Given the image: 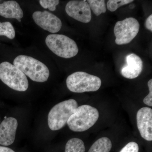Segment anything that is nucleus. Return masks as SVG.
Returning a JSON list of instances; mask_svg holds the SVG:
<instances>
[{"mask_svg":"<svg viewBox=\"0 0 152 152\" xmlns=\"http://www.w3.org/2000/svg\"><path fill=\"white\" fill-rule=\"evenodd\" d=\"M13 65L34 82L47 81L50 76L48 68L45 64L29 56H18L14 60Z\"/></svg>","mask_w":152,"mask_h":152,"instance_id":"obj_1","label":"nucleus"},{"mask_svg":"<svg viewBox=\"0 0 152 152\" xmlns=\"http://www.w3.org/2000/svg\"><path fill=\"white\" fill-rule=\"evenodd\" d=\"M99 116L97 109L88 105H83L76 109L67 124L70 129L73 132H84L96 124Z\"/></svg>","mask_w":152,"mask_h":152,"instance_id":"obj_2","label":"nucleus"},{"mask_svg":"<svg viewBox=\"0 0 152 152\" xmlns=\"http://www.w3.org/2000/svg\"><path fill=\"white\" fill-rule=\"evenodd\" d=\"M78 107L77 101L73 99L63 101L54 106L48 115L49 128L52 131H57L64 127Z\"/></svg>","mask_w":152,"mask_h":152,"instance_id":"obj_3","label":"nucleus"},{"mask_svg":"<svg viewBox=\"0 0 152 152\" xmlns=\"http://www.w3.org/2000/svg\"><path fill=\"white\" fill-rule=\"evenodd\" d=\"M67 87L71 91L76 93L94 92L100 88L102 81L99 77L83 72H77L68 76Z\"/></svg>","mask_w":152,"mask_h":152,"instance_id":"obj_4","label":"nucleus"},{"mask_svg":"<svg viewBox=\"0 0 152 152\" xmlns=\"http://www.w3.org/2000/svg\"><path fill=\"white\" fill-rule=\"evenodd\" d=\"M0 80L11 88L18 91H25L28 88L26 76L8 62L0 64Z\"/></svg>","mask_w":152,"mask_h":152,"instance_id":"obj_5","label":"nucleus"},{"mask_svg":"<svg viewBox=\"0 0 152 152\" xmlns=\"http://www.w3.org/2000/svg\"><path fill=\"white\" fill-rule=\"evenodd\" d=\"M47 46L59 57L70 58L77 54L79 48L75 41L62 34H50L45 39Z\"/></svg>","mask_w":152,"mask_h":152,"instance_id":"obj_6","label":"nucleus"},{"mask_svg":"<svg viewBox=\"0 0 152 152\" xmlns=\"http://www.w3.org/2000/svg\"><path fill=\"white\" fill-rule=\"evenodd\" d=\"M140 28L139 22L134 18H127L117 22L114 29L115 43L118 45L129 43L137 35Z\"/></svg>","mask_w":152,"mask_h":152,"instance_id":"obj_7","label":"nucleus"},{"mask_svg":"<svg viewBox=\"0 0 152 152\" xmlns=\"http://www.w3.org/2000/svg\"><path fill=\"white\" fill-rule=\"evenodd\" d=\"M65 10L69 16L79 22L87 23L91 20V10L85 0L69 1L66 5Z\"/></svg>","mask_w":152,"mask_h":152,"instance_id":"obj_8","label":"nucleus"},{"mask_svg":"<svg viewBox=\"0 0 152 152\" xmlns=\"http://www.w3.org/2000/svg\"><path fill=\"white\" fill-rule=\"evenodd\" d=\"M32 17L34 21L38 26L50 32H58L62 27L61 20L48 11H36L33 13Z\"/></svg>","mask_w":152,"mask_h":152,"instance_id":"obj_9","label":"nucleus"},{"mask_svg":"<svg viewBox=\"0 0 152 152\" xmlns=\"http://www.w3.org/2000/svg\"><path fill=\"white\" fill-rule=\"evenodd\" d=\"M137 126L142 137L147 141L152 140V110L144 107L137 114Z\"/></svg>","mask_w":152,"mask_h":152,"instance_id":"obj_10","label":"nucleus"},{"mask_svg":"<svg viewBox=\"0 0 152 152\" xmlns=\"http://www.w3.org/2000/svg\"><path fill=\"white\" fill-rule=\"evenodd\" d=\"M18 126L16 119L9 117L0 124V145L9 146L13 143Z\"/></svg>","mask_w":152,"mask_h":152,"instance_id":"obj_11","label":"nucleus"},{"mask_svg":"<svg viewBox=\"0 0 152 152\" xmlns=\"http://www.w3.org/2000/svg\"><path fill=\"white\" fill-rule=\"evenodd\" d=\"M126 64L122 69V75L126 78H136L140 74L143 68V63L141 58L135 54L127 55L126 58Z\"/></svg>","mask_w":152,"mask_h":152,"instance_id":"obj_12","label":"nucleus"},{"mask_svg":"<svg viewBox=\"0 0 152 152\" xmlns=\"http://www.w3.org/2000/svg\"><path fill=\"white\" fill-rule=\"evenodd\" d=\"M0 15L7 18L15 19L20 22L23 12L16 1H7L0 4Z\"/></svg>","mask_w":152,"mask_h":152,"instance_id":"obj_13","label":"nucleus"},{"mask_svg":"<svg viewBox=\"0 0 152 152\" xmlns=\"http://www.w3.org/2000/svg\"><path fill=\"white\" fill-rule=\"evenodd\" d=\"M112 148L110 140L106 137L101 138L93 144L88 152H110Z\"/></svg>","mask_w":152,"mask_h":152,"instance_id":"obj_14","label":"nucleus"},{"mask_svg":"<svg viewBox=\"0 0 152 152\" xmlns=\"http://www.w3.org/2000/svg\"><path fill=\"white\" fill-rule=\"evenodd\" d=\"M84 143L81 139L73 138L69 140L66 143L65 152H85Z\"/></svg>","mask_w":152,"mask_h":152,"instance_id":"obj_15","label":"nucleus"},{"mask_svg":"<svg viewBox=\"0 0 152 152\" xmlns=\"http://www.w3.org/2000/svg\"><path fill=\"white\" fill-rule=\"evenodd\" d=\"M87 2L91 10L97 16L106 12L107 8L105 1L104 0H88Z\"/></svg>","mask_w":152,"mask_h":152,"instance_id":"obj_16","label":"nucleus"},{"mask_svg":"<svg viewBox=\"0 0 152 152\" xmlns=\"http://www.w3.org/2000/svg\"><path fill=\"white\" fill-rule=\"evenodd\" d=\"M5 36L10 39L15 37V32L13 26L9 22H0V36Z\"/></svg>","mask_w":152,"mask_h":152,"instance_id":"obj_17","label":"nucleus"},{"mask_svg":"<svg viewBox=\"0 0 152 152\" xmlns=\"http://www.w3.org/2000/svg\"><path fill=\"white\" fill-rule=\"evenodd\" d=\"M133 1V0H109L107 2V8L110 12H115L120 7Z\"/></svg>","mask_w":152,"mask_h":152,"instance_id":"obj_18","label":"nucleus"},{"mask_svg":"<svg viewBox=\"0 0 152 152\" xmlns=\"http://www.w3.org/2000/svg\"><path fill=\"white\" fill-rule=\"evenodd\" d=\"M41 6L44 9H48L50 11H54L56 7L59 4L58 0H40L39 1Z\"/></svg>","mask_w":152,"mask_h":152,"instance_id":"obj_19","label":"nucleus"},{"mask_svg":"<svg viewBox=\"0 0 152 152\" xmlns=\"http://www.w3.org/2000/svg\"><path fill=\"white\" fill-rule=\"evenodd\" d=\"M138 145L134 142H130L123 148L120 152H139Z\"/></svg>","mask_w":152,"mask_h":152,"instance_id":"obj_20","label":"nucleus"},{"mask_svg":"<svg viewBox=\"0 0 152 152\" xmlns=\"http://www.w3.org/2000/svg\"><path fill=\"white\" fill-rule=\"evenodd\" d=\"M148 86L149 89V93L148 95L144 98L143 102L144 103L147 105L152 107V80L151 79L148 83Z\"/></svg>","mask_w":152,"mask_h":152,"instance_id":"obj_21","label":"nucleus"},{"mask_svg":"<svg viewBox=\"0 0 152 152\" xmlns=\"http://www.w3.org/2000/svg\"><path fill=\"white\" fill-rule=\"evenodd\" d=\"M145 26L147 29L152 32V15H151L147 18L145 22Z\"/></svg>","mask_w":152,"mask_h":152,"instance_id":"obj_22","label":"nucleus"},{"mask_svg":"<svg viewBox=\"0 0 152 152\" xmlns=\"http://www.w3.org/2000/svg\"><path fill=\"white\" fill-rule=\"evenodd\" d=\"M0 152H15L13 150L7 147L0 146Z\"/></svg>","mask_w":152,"mask_h":152,"instance_id":"obj_23","label":"nucleus"}]
</instances>
